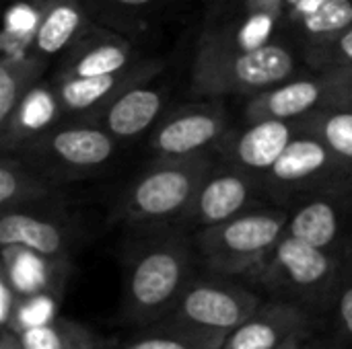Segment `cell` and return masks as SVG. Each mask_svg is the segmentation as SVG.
Instances as JSON below:
<instances>
[{"label": "cell", "mask_w": 352, "mask_h": 349, "mask_svg": "<svg viewBox=\"0 0 352 349\" xmlns=\"http://www.w3.org/2000/svg\"><path fill=\"white\" fill-rule=\"evenodd\" d=\"M303 53L283 41L243 47L210 37L198 51L192 91L200 97L260 95L285 80L309 72Z\"/></svg>", "instance_id": "6da1fadb"}, {"label": "cell", "mask_w": 352, "mask_h": 349, "mask_svg": "<svg viewBox=\"0 0 352 349\" xmlns=\"http://www.w3.org/2000/svg\"><path fill=\"white\" fill-rule=\"evenodd\" d=\"M194 243L179 234H161L138 245L126 267V317L138 323L165 319L194 278Z\"/></svg>", "instance_id": "7a4b0ae2"}, {"label": "cell", "mask_w": 352, "mask_h": 349, "mask_svg": "<svg viewBox=\"0 0 352 349\" xmlns=\"http://www.w3.org/2000/svg\"><path fill=\"white\" fill-rule=\"evenodd\" d=\"M346 259L285 232L254 280L270 298L293 302L314 315L336 300Z\"/></svg>", "instance_id": "3957f363"}, {"label": "cell", "mask_w": 352, "mask_h": 349, "mask_svg": "<svg viewBox=\"0 0 352 349\" xmlns=\"http://www.w3.org/2000/svg\"><path fill=\"white\" fill-rule=\"evenodd\" d=\"M289 208H250L227 222L194 232L198 259L214 274L254 278L285 237Z\"/></svg>", "instance_id": "277c9868"}, {"label": "cell", "mask_w": 352, "mask_h": 349, "mask_svg": "<svg viewBox=\"0 0 352 349\" xmlns=\"http://www.w3.org/2000/svg\"><path fill=\"white\" fill-rule=\"evenodd\" d=\"M258 185L266 195L289 206L316 193H352V165L320 138L297 132Z\"/></svg>", "instance_id": "5b68a950"}, {"label": "cell", "mask_w": 352, "mask_h": 349, "mask_svg": "<svg viewBox=\"0 0 352 349\" xmlns=\"http://www.w3.org/2000/svg\"><path fill=\"white\" fill-rule=\"evenodd\" d=\"M212 167L206 154L163 158L161 165L144 171L126 191L122 202L124 218L140 224L184 220Z\"/></svg>", "instance_id": "8992f818"}, {"label": "cell", "mask_w": 352, "mask_h": 349, "mask_svg": "<svg viewBox=\"0 0 352 349\" xmlns=\"http://www.w3.org/2000/svg\"><path fill=\"white\" fill-rule=\"evenodd\" d=\"M192 278L165 321L198 331L225 335L243 325L260 306L262 296L231 276Z\"/></svg>", "instance_id": "52a82bcc"}, {"label": "cell", "mask_w": 352, "mask_h": 349, "mask_svg": "<svg viewBox=\"0 0 352 349\" xmlns=\"http://www.w3.org/2000/svg\"><path fill=\"white\" fill-rule=\"evenodd\" d=\"M332 105H342V93L336 78L320 68L314 74H297L260 95L248 97L245 121L283 119L297 123L299 119Z\"/></svg>", "instance_id": "ba28073f"}, {"label": "cell", "mask_w": 352, "mask_h": 349, "mask_svg": "<svg viewBox=\"0 0 352 349\" xmlns=\"http://www.w3.org/2000/svg\"><path fill=\"white\" fill-rule=\"evenodd\" d=\"M287 234L318 249L352 257V193H316L289 206Z\"/></svg>", "instance_id": "9c48e42d"}, {"label": "cell", "mask_w": 352, "mask_h": 349, "mask_svg": "<svg viewBox=\"0 0 352 349\" xmlns=\"http://www.w3.org/2000/svg\"><path fill=\"white\" fill-rule=\"evenodd\" d=\"M316 315L287 300L270 298L237 329L227 333L221 349H278L293 339H307Z\"/></svg>", "instance_id": "30bf717a"}, {"label": "cell", "mask_w": 352, "mask_h": 349, "mask_svg": "<svg viewBox=\"0 0 352 349\" xmlns=\"http://www.w3.org/2000/svg\"><path fill=\"white\" fill-rule=\"evenodd\" d=\"M260 185L248 173L229 165V169H214L206 175L198 189V195L182 220L184 226L194 232L217 226L233 216L254 208Z\"/></svg>", "instance_id": "8fae6325"}, {"label": "cell", "mask_w": 352, "mask_h": 349, "mask_svg": "<svg viewBox=\"0 0 352 349\" xmlns=\"http://www.w3.org/2000/svg\"><path fill=\"white\" fill-rule=\"evenodd\" d=\"M297 136V123L283 119H256L227 138V158L231 167L260 181Z\"/></svg>", "instance_id": "7c38bea8"}, {"label": "cell", "mask_w": 352, "mask_h": 349, "mask_svg": "<svg viewBox=\"0 0 352 349\" xmlns=\"http://www.w3.org/2000/svg\"><path fill=\"white\" fill-rule=\"evenodd\" d=\"M118 138L105 128L72 125L54 134H43L29 150H35L41 158H54L64 169H97L107 165L118 152Z\"/></svg>", "instance_id": "4fadbf2b"}, {"label": "cell", "mask_w": 352, "mask_h": 349, "mask_svg": "<svg viewBox=\"0 0 352 349\" xmlns=\"http://www.w3.org/2000/svg\"><path fill=\"white\" fill-rule=\"evenodd\" d=\"M225 128V115L214 109L179 111L159 125L153 138V150L161 158L198 156L227 136Z\"/></svg>", "instance_id": "5bb4252c"}, {"label": "cell", "mask_w": 352, "mask_h": 349, "mask_svg": "<svg viewBox=\"0 0 352 349\" xmlns=\"http://www.w3.org/2000/svg\"><path fill=\"white\" fill-rule=\"evenodd\" d=\"M0 245L27 249L41 259H58L68 251V232L54 220L6 208L0 218Z\"/></svg>", "instance_id": "9a60e30c"}, {"label": "cell", "mask_w": 352, "mask_h": 349, "mask_svg": "<svg viewBox=\"0 0 352 349\" xmlns=\"http://www.w3.org/2000/svg\"><path fill=\"white\" fill-rule=\"evenodd\" d=\"M163 93L155 86H126L103 107V128L120 140L136 138L161 115Z\"/></svg>", "instance_id": "2e32d148"}, {"label": "cell", "mask_w": 352, "mask_h": 349, "mask_svg": "<svg viewBox=\"0 0 352 349\" xmlns=\"http://www.w3.org/2000/svg\"><path fill=\"white\" fill-rule=\"evenodd\" d=\"M136 68L120 74L101 76H62L54 95L58 109L68 113H87L95 107H105L116 95H120Z\"/></svg>", "instance_id": "e0dca14e"}, {"label": "cell", "mask_w": 352, "mask_h": 349, "mask_svg": "<svg viewBox=\"0 0 352 349\" xmlns=\"http://www.w3.org/2000/svg\"><path fill=\"white\" fill-rule=\"evenodd\" d=\"M85 10L78 0H52L41 12L35 27L31 47L35 56H56L60 53L82 29Z\"/></svg>", "instance_id": "ac0fdd59"}, {"label": "cell", "mask_w": 352, "mask_h": 349, "mask_svg": "<svg viewBox=\"0 0 352 349\" xmlns=\"http://www.w3.org/2000/svg\"><path fill=\"white\" fill-rule=\"evenodd\" d=\"M297 132L320 138L330 150L352 165V107H324L297 121Z\"/></svg>", "instance_id": "d6986e66"}, {"label": "cell", "mask_w": 352, "mask_h": 349, "mask_svg": "<svg viewBox=\"0 0 352 349\" xmlns=\"http://www.w3.org/2000/svg\"><path fill=\"white\" fill-rule=\"evenodd\" d=\"M134 49L120 41H97L74 53L62 76H101L132 70Z\"/></svg>", "instance_id": "ffe728a7"}, {"label": "cell", "mask_w": 352, "mask_h": 349, "mask_svg": "<svg viewBox=\"0 0 352 349\" xmlns=\"http://www.w3.org/2000/svg\"><path fill=\"white\" fill-rule=\"evenodd\" d=\"M291 25L309 47L326 43L352 27V0H324Z\"/></svg>", "instance_id": "44dd1931"}, {"label": "cell", "mask_w": 352, "mask_h": 349, "mask_svg": "<svg viewBox=\"0 0 352 349\" xmlns=\"http://www.w3.org/2000/svg\"><path fill=\"white\" fill-rule=\"evenodd\" d=\"M33 76H35L33 62H27L23 58L4 56V60L0 64V123H2V130H6L12 123L23 99L31 91L29 86H31Z\"/></svg>", "instance_id": "7402d4cb"}, {"label": "cell", "mask_w": 352, "mask_h": 349, "mask_svg": "<svg viewBox=\"0 0 352 349\" xmlns=\"http://www.w3.org/2000/svg\"><path fill=\"white\" fill-rule=\"evenodd\" d=\"M165 329L138 337L128 349H221L225 335L198 331L165 321Z\"/></svg>", "instance_id": "603a6c76"}, {"label": "cell", "mask_w": 352, "mask_h": 349, "mask_svg": "<svg viewBox=\"0 0 352 349\" xmlns=\"http://www.w3.org/2000/svg\"><path fill=\"white\" fill-rule=\"evenodd\" d=\"M23 349H93V337L74 323H45L19 331Z\"/></svg>", "instance_id": "cb8c5ba5"}, {"label": "cell", "mask_w": 352, "mask_h": 349, "mask_svg": "<svg viewBox=\"0 0 352 349\" xmlns=\"http://www.w3.org/2000/svg\"><path fill=\"white\" fill-rule=\"evenodd\" d=\"M41 181L31 179L23 165H19L16 160H8L4 158L0 165V204L2 208H16L19 204L27 202L31 195H39L43 191H35V187Z\"/></svg>", "instance_id": "d4e9b609"}, {"label": "cell", "mask_w": 352, "mask_h": 349, "mask_svg": "<svg viewBox=\"0 0 352 349\" xmlns=\"http://www.w3.org/2000/svg\"><path fill=\"white\" fill-rule=\"evenodd\" d=\"M307 53L314 56L316 70L330 66H352V27L326 43L307 47Z\"/></svg>", "instance_id": "484cf974"}, {"label": "cell", "mask_w": 352, "mask_h": 349, "mask_svg": "<svg viewBox=\"0 0 352 349\" xmlns=\"http://www.w3.org/2000/svg\"><path fill=\"white\" fill-rule=\"evenodd\" d=\"M19 292L14 290L10 278L6 272H2V280H0V323L4 329L14 331L16 321H19V311L23 306V302L19 300Z\"/></svg>", "instance_id": "4316f807"}, {"label": "cell", "mask_w": 352, "mask_h": 349, "mask_svg": "<svg viewBox=\"0 0 352 349\" xmlns=\"http://www.w3.org/2000/svg\"><path fill=\"white\" fill-rule=\"evenodd\" d=\"M52 302L47 296H35L29 302H23L21 311H19V321L14 327V333L27 329V327H35V325H45L52 319Z\"/></svg>", "instance_id": "83f0119b"}, {"label": "cell", "mask_w": 352, "mask_h": 349, "mask_svg": "<svg viewBox=\"0 0 352 349\" xmlns=\"http://www.w3.org/2000/svg\"><path fill=\"white\" fill-rule=\"evenodd\" d=\"M334 309H336V315H338V321H340L344 335L352 341V276L349 278L346 272H344V278L338 286Z\"/></svg>", "instance_id": "f1b7e54d"}, {"label": "cell", "mask_w": 352, "mask_h": 349, "mask_svg": "<svg viewBox=\"0 0 352 349\" xmlns=\"http://www.w3.org/2000/svg\"><path fill=\"white\" fill-rule=\"evenodd\" d=\"M324 0H280V12L287 16L289 23L301 19L303 14L311 12L316 6H320Z\"/></svg>", "instance_id": "f546056e"}, {"label": "cell", "mask_w": 352, "mask_h": 349, "mask_svg": "<svg viewBox=\"0 0 352 349\" xmlns=\"http://www.w3.org/2000/svg\"><path fill=\"white\" fill-rule=\"evenodd\" d=\"M324 70H328L336 78L342 93V105L352 107V66H330Z\"/></svg>", "instance_id": "4dcf8cb0"}, {"label": "cell", "mask_w": 352, "mask_h": 349, "mask_svg": "<svg viewBox=\"0 0 352 349\" xmlns=\"http://www.w3.org/2000/svg\"><path fill=\"white\" fill-rule=\"evenodd\" d=\"M155 0H111V4H118L120 8H126V10H134V8H146L151 6Z\"/></svg>", "instance_id": "1f68e13d"}, {"label": "cell", "mask_w": 352, "mask_h": 349, "mask_svg": "<svg viewBox=\"0 0 352 349\" xmlns=\"http://www.w3.org/2000/svg\"><path fill=\"white\" fill-rule=\"evenodd\" d=\"M2 349H23L21 339H19V333H14V331H10V329H4Z\"/></svg>", "instance_id": "d6a6232c"}, {"label": "cell", "mask_w": 352, "mask_h": 349, "mask_svg": "<svg viewBox=\"0 0 352 349\" xmlns=\"http://www.w3.org/2000/svg\"><path fill=\"white\" fill-rule=\"evenodd\" d=\"M23 2H27V4H31V6H35L39 12H41V10H43L47 4H50V0H23Z\"/></svg>", "instance_id": "836d02e7"}, {"label": "cell", "mask_w": 352, "mask_h": 349, "mask_svg": "<svg viewBox=\"0 0 352 349\" xmlns=\"http://www.w3.org/2000/svg\"><path fill=\"white\" fill-rule=\"evenodd\" d=\"M305 341H307V339H305ZM305 341H303V344H301L297 349H320L318 346H314V344H305Z\"/></svg>", "instance_id": "e575fe53"}, {"label": "cell", "mask_w": 352, "mask_h": 349, "mask_svg": "<svg viewBox=\"0 0 352 349\" xmlns=\"http://www.w3.org/2000/svg\"><path fill=\"white\" fill-rule=\"evenodd\" d=\"M50 2H52V0H50Z\"/></svg>", "instance_id": "d590c367"}]
</instances>
